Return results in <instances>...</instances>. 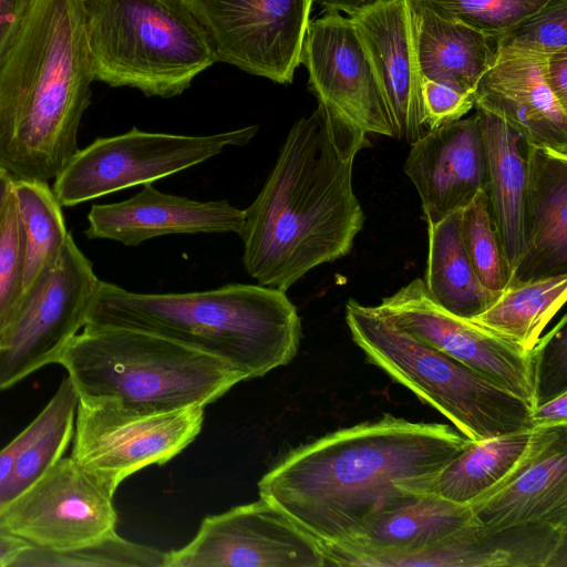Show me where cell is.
I'll return each instance as SVG.
<instances>
[{
    "instance_id": "obj_1",
    "label": "cell",
    "mask_w": 567,
    "mask_h": 567,
    "mask_svg": "<svg viewBox=\"0 0 567 567\" xmlns=\"http://www.w3.org/2000/svg\"><path fill=\"white\" fill-rule=\"evenodd\" d=\"M470 441L446 424L384 414L295 449L261 477L259 495L320 551L347 544L388 495L427 493Z\"/></svg>"
},
{
    "instance_id": "obj_2",
    "label": "cell",
    "mask_w": 567,
    "mask_h": 567,
    "mask_svg": "<svg viewBox=\"0 0 567 567\" xmlns=\"http://www.w3.org/2000/svg\"><path fill=\"white\" fill-rule=\"evenodd\" d=\"M346 152L318 103L290 128L264 187L245 209L243 265L258 285L287 291L350 252L364 214Z\"/></svg>"
},
{
    "instance_id": "obj_3",
    "label": "cell",
    "mask_w": 567,
    "mask_h": 567,
    "mask_svg": "<svg viewBox=\"0 0 567 567\" xmlns=\"http://www.w3.org/2000/svg\"><path fill=\"white\" fill-rule=\"evenodd\" d=\"M94 80L84 0H35L0 62V167L55 178L79 150Z\"/></svg>"
},
{
    "instance_id": "obj_4",
    "label": "cell",
    "mask_w": 567,
    "mask_h": 567,
    "mask_svg": "<svg viewBox=\"0 0 567 567\" xmlns=\"http://www.w3.org/2000/svg\"><path fill=\"white\" fill-rule=\"evenodd\" d=\"M102 327L165 337L230 364L246 380L288 364L302 330L286 291L258 284L141 293L100 280L83 328Z\"/></svg>"
},
{
    "instance_id": "obj_5",
    "label": "cell",
    "mask_w": 567,
    "mask_h": 567,
    "mask_svg": "<svg viewBox=\"0 0 567 567\" xmlns=\"http://www.w3.org/2000/svg\"><path fill=\"white\" fill-rule=\"evenodd\" d=\"M79 395L142 412L206 406L245 377L230 364L165 337L127 328H83L62 353Z\"/></svg>"
},
{
    "instance_id": "obj_6",
    "label": "cell",
    "mask_w": 567,
    "mask_h": 567,
    "mask_svg": "<svg viewBox=\"0 0 567 567\" xmlns=\"http://www.w3.org/2000/svg\"><path fill=\"white\" fill-rule=\"evenodd\" d=\"M95 80L173 97L217 62L187 0H84Z\"/></svg>"
},
{
    "instance_id": "obj_7",
    "label": "cell",
    "mask_w": 567,
    "mask_h": 567,
    "mask_svg": "<svg viewBox=\"0 0 567 567\" xmlns=\"http://www.w3.org/2000/svg\"><path fill=\"white\" fill-rule=\"evenodd\" d=\"M346 322L368 361L442 413L471 441L533 429V409L458 360L394 326L375 307L346 303Z\"/></svg>"
},
{
    "instance_id": "obj_8",
    "label": "cell",
    "mask_w": 567,
    "mask_h": 567,
    "mask_svg": "<svg viewBox=\"0 0 567 567\" xmlns=\"http://www.w3.org/2000/svg\"><path fill=\"white\" fill-rule=\"evenodd\" d=\"M258 125L213 135L144 132L137 127L100 137L78 150L54 178L53 194L70 207L198 165L227 146H245Z\"/></svg>"
},
{
    "instance_id": "obj_9",
    "label": "cell",
    "mask_w": 567,
    "mask_h": 567,
    "mask_svg": "<svg viewBox=\"0 0 567 567\" xmlns=\"http://www.w3.org/2000/svg\"><path fill=\"white\" fill-rule=\"evenodd\" d=\"M204 406L142 412L117 400L79 395L71 457L115 493L131 474L162 465L199 434Z\"/></svg>"
},
{
    "instance_id": "obj_10",
    "label": "cell",
    "mask_w": 567,
    "mask_h": 567,
    "mask_svg": "<svg viewBox=\"0 0 567 567\" xmlns=\"http://www.w3.org/2000/svg\"><path fill=\"white\" fill-rule=\"evenodd\" d=\"M308 89L328 111L354 153L370 145L369 135L396 137L372 63L347 16L324 12L310 20L300 55Z\"/></svg>"
},
{
    "instance_id": "obj_11",
    "label": "cell",
    "mask_w": 567,
    "mask_h": 567,
    "mask_svg": "<svg viewBox=\"0 0 567 567\" xmlns=\"http://www.w3.org/2000/svg\"><path fill=\"white\" fill-rule=\"evenodd\" d=\"M100 279L71 234L53 264L23 297L0 347V391L58 364L85 322Z\"/></svg>"
},
{
    "instance_id": "obj_12",
    "label": "cell",
    "mask_w": 567,
    "mask_h": 567,
    "mask_svg": "<svg viewBox=\"0 0 567 567\" xmlns=\"http://www.w3.org/2000/svg\"><path fill=\"white\" fill-rule=\"evenodd\" d=\"M216 60L279 84L291 83L313 0H187Z\"/></svg>"
},
{
    "instance_id": "obj_13",
    "label": "cell",
    "mask_w": 567,
    "mask_h": 567,
    "mask_svg": "<svg viewBox=\"0 0 567 567\" xmlns=\"http://www.w3.org/2000/svg\"><path fill=\"white\" fill-rule=\"evenodd\" d=\"M113 496L63 456L0 512V528L41 549H75L115 532Z\"/></svg>"
},
{
    "instance_id": "obj_14",
    "label": "cell",
    "mask_w": 567,
    "mask_h": 567,
    "mask_svg": "<svg viewBox=\"0 0 567 567\" xmlns=\"http://www.w3.org/2000/svg\"><path fill=\"white\" fill-rule=\"evenodd\" d=\"M374 307L398 328L536 408L533 350L449 312L429 295L423 279H413Z\"/></svg>"
},
{
    "instance_id": "obj_15",
    "label": "cell",
    "mask_w": 567,
    "mask_h": 567,
    "mask_svg": "<svg viewBox=\"0 0 567 567\" xmlns=\"http://www.w3.org/2000/svg\"><path fill=\"white\" fill-rule=\"evenodd\" d=\"M323 567L317 544L280 509L259 498L200 524L165 567Z\"/></svg>"
},
{
    "instance_id": "obj_16",
    "label": "cell",
    "mask_w": 567,
    "mask_h": 567,
    "mask_svg": "<svg viewBox=\"0 0 567 567\" xmlns=\"http://www.w3.org/2000/svg\"><path fill=\"white\" fill-rule=\"evenodd\" d=\"M475 525L468 504L433 493L399 491L381 499L354 536L320 549L323 566H402Z\"/></svg>"
},
{
    "instance_id": "obj_17",
    "label": "cell",
    "mask_w": 567,
    "mask_h": 567,
    "mask_svg": "<svg viewBox=\"0 0 567 567\" xmlns=\"http://www.w3.org/2000/svg\"><path fill=\"white\" fill-rule=\"evenodd\" d=\"M410 146L404 173L417 190L426 224L462 210L487 190L488 157L476 112L426 131Z\"/></svg>"
},
{
    "instance_id": "obj_18",
    "label": "cell",
    "mask_w": 567,
    "mask_h": 567,
    "mask_svg": "<svg viewBox=\"0 0 567 567\" xmlns=\"http://www.w3.org/2000/svg\"><path fill=\"white\" fill-rule=\"evenodd\" d=\"M380 83L396 138L409 144L426 130L421 117V83L409 0H378L349 16Z\"/></svg>"
},
{
    "instance_id": "obj_19",
    "label": "cell",
    "mask_w": 567,
    "mask_h": 567,
    "mask_svg": "<svg viewBox=\"0 0 567 567\" xmlns=\"http://www.w3.org/2000/svg\"><path fill=\"white\" fill-rule=\"evenodd\" d=\"M90 239H110L138 246L151 238L177 234L240 236L245 212L226 199L200 202L165 194L152 184L133 197L113 204H95L87 214Z\"/></svg>"
},
{
    "instance_id": "obj_20",
    "label": "cell",
    "mask_w": 567,
    "mask_h": 567,
    "mask_svg": "<svg viewBox=\"0 0 567 567\" xmlns=\"http://www.w3.org/2000/svg\"><path fill=\"white\" fill-rule=\"evenodd\" d=\"M476 525L492 533L527 525L567 528V424L508 482L468 504Z\"/></svg>"
},
{
    "instance_id": "obj_21",
    "label": "cell",
    "mask_w": 567,
    "mask_h": 567,
    "mask_svg": "<svg viewBox=\"0 0 567 567\" xmlns=\"http://www.w3.org/2000/svg\"><path fill=\"white\" fill-rule=\"evenodd\" d=\"M543 58L499 55L475 89V106L503 120L534 146L567 154V109L547 87Z\"/></svg>"
},
{
    "instance_id": "obj_22",
    "label": "cell",
    "mask_w": 567,
    "mask_h": 567,
    "mask_svg": "<svg viewBox=\"0 0 567 567\" xmlns=\"http://www.w3.org/2000/svg\"><path fill=\"white\" fill-rule=\"evenodd\" d=\"M488 157L487 196L493 221L514 272L528 246L532 144L498 116L475 107Z\"/></svg>"
},
{
    "instance_id": "obj_23",
    "label": "cell",
    "mask_w": 567,
    "mask_h": 567,
    "mask_svg": "<svg viewBox=\"0 0 567 567\" xmlns=\"http://www.w3.org/2000/svg\"><path fill=\"white\" fill-rule=\"evenodd\" d=\"M561 274H567V154L533 145L528 246L512 281Z\"/></svg>"
},
{
    "instance_id": "obj_24",
    "label": "cell",
    "mask_w": 567,
    "mask_h": 567,
    "mask_svg": "<svg viewBox=\"0 0 567 567\" xmlns=\"http://www.w3.org/2000/svg\"><path fill=\"white\" fill-rule=\"evenodd\" d=\"M557 425H537L486 440L470 441L439 472L427 493L460 504H470L493 493L536 455Z\"/></svg>"
},
{
    "instance_id": "obj_25",
    "label": "cell",
    "mask_w": 567,
    "mask_h": 567,
    "mask_svg": "<svg viewBox=\"0 0 567 567\" xmlns=\"http://www.w3.org/2000/svg\"><path fill=\"white\" fill-rule=\"evenodd\" d=\"M416 60L422 79L475 92L496 62L494 42L463 23L429 11L413 12Z\"/></svg>"
},
{
    "instance_id": "obj_26",
    "label": "cell",
    "mask_w": 567,
    "mask_h": 567,
    "mask_svg": "<svg viewBox=\"0 0 567 567\" xmlns=\"http://www.w3.org/2000/svg\"><path fill=\"white\" fill-rule=\"evenodd\" d=\"M461 210L427 224V261L424 286L449 312L472 319L485 311L501 292L485 288L464 249L460 233Z\"/></svg>"
},
{
    "instance_id": "obj_27",
    "label": "cell",
    "mask_w": 567,
    "mask_h": 567,
    "mask_svg": "<svg viewBox=\"0 0 567 567\" xmlns=\"http://www.w3.org/2000/svg\"><path fill=\"white\" fill-rule=\"evenodd\" d=\"M79 393L66 375L41 412L24 429L12 470L0 486V512L64 456L74 431Z\"/></svg>"
},
{
    "instance_id": "obj_28",
    "label": "cell",
    "mask_w": 567,
    "mask_h": 567,
    "mask_svg": "<svg viewBox=\"0 0 567 567\" xmlns=\"http://www.w3.org/2000/svg\"><path fill=\"white\" fill-rule=\"evenodd\" d=\"M566 299L567 274L512 281L492 306L470 320L530 351Z\"/></svg>"
},
{
    "instance_id": "obj_29",
    "label": "cell",
    "mask_w": 567,
    "mask_h": 567,
    "mask_svg": "<svg viewBox=\"0 0 567 567\" xmlns=\"http://www.w3.org/2000/svg\"><path fill=\"white\" fill-rule=\"evenodd\" d=\"M12 193L21 225L24 297L59 256L69 233L48 182L14 177Z\"/></svg>"
},
{
    "instance_id": "obj_30",
    "label": "cell",
    "mask_w": 567,
    "mask_h": 567,
    "mask_svg": "<svg viewBox=\"0 0 567 567\" xmlns=\"http://www.w3.org/2000/svg\"><path fill=\"white\" fill-rule=\"evenodd\" d=\"M167 553L135 544L113 532L82 547L53 551L30 546L11 567H165Z\"/></svg>"
},
{
    "instance_id": "obj_31",
    "label": "cell",
    "mask_w": 567,
    "mask_h": 567,
    "mask_svg": "<svg viewBox=\"0 0 567 567\" xmlns=\"http://www.w3.org/2000/svg\"><path fill=\"white\" fill-rule=\"evenodd\" d=\"M460 233L466 255L481 284L501 292L512 281L513 270L493 221L486 190L461 210Z\"/></svg>"
},
{
    "instance_id": "obj_32",
    "label": "cell",
    "mask_w": 567,
    "mask_h": 567,
    "mask_svg": "<svg viewBox=\"0 0 567 567\" xmlns=\"http://www.w3.org/2000/svg\"><path fill=\"white\" fill-rule=\"evenodd\" d=\"M550 0H409L413 12L429 11L463 23L489 39L540 10Z\"/></svg>"
},
{
    "instance_id": "obj_33",
    "label": "cell",
    "mask_w": 567,
    "mask_h": 567,
    "mask_svg": "<svg viewBox=\"0 0 567 567\" xmlns=\"http://www.w3.org/2000/svg\"><path fill=\"white\" fill-rule=\"evenodd\" d=\"M496 58L523 55L543 58L567 50V0H550L493 39Z\"/></svg>"
},
{
    "instance_id": "obj_34",
    "label": "cell",
    "mask_w": 567,
    "mask_h": 567,
    "mask_svg": "<svg viewBox=\"0 0 567 567\" xmlns=\"http://www.w3.org/2000/svg\"><path fill=\"white\" fill-rule=\"evenodd\" d=\"M23 249L13 193L0 217V347L22 302Z\"/></svg>"
},
{
    "instance_id": "obj_35",
    "label": "cell",
    "mask_w": 567,
    "mask_h": 567,
    "mask_svg": "<svg viewBox=\"0 0 567 567\" xmlns=\"http://www.w3.org/2000/svg\"><path fill=\"white\" fill-rule=\"evenodd\" d=\"M537 404L567 391L566 316L533 348Z\"/></svg>"
},
{
    "instance_id": "obj_36",
    "label": "cell",
    "mask_w": 567,
    "mask_h": 567,
    "mask_svg": "<svg viewBox=\"0 0 567 567\" xmlns=\"http://www.w3.org/2000/svg\"><path fill=\"white\" fill-rule=\"evenodd\" d=\"M475 106V93L422 79L421 117L426 131L461 120Z\"/></svg>"
},
{
    "instance_id": "obj_37",
    "label": "cell",
    "mask_w": 567,
    "mask_h": 567,
    "mask_svg": "<svg viewBox=\"0 0 567 567\" xmlns=\"http://www.w3.org/2000/svg\"><path fill=\"white\" fill-rule=\"evenodd\" d=\"M35 0H0V62Z\"/></svg>"
},
{
    "instance_id": "obj_38",
    "label": "cell",
    "mask_w": 567,
    "mask_h": 567,
    "mask_svg": "<svg viewBox=\"0 0 567 567\" xmlns=\"http://www.w3.org/2000/svg\"><path fill=\"white\" fill-rule=\"evenodd\" d=\"M542 74L547 87L558 102L567 109V50L545 56L542 64Z\"/></svg>"
},
{
    "instance_id": "obj_39",
    "label": "cell",
    "mask_w": 567,
    "mask_h": 567,
    "mask_svg": "<svg viewBox=\"0 0 567 567\" xmlns=\"http://www.w3.org/2000/svg\"><path fill=\"white\" fill-rule=\"evenodd\" d=\"M532 422L537 425L567 423V391L538 404L532 411Z\"/></svg>"
},
{
    "instance_id": "obj_40",
    "label": "cell",
    "mask_w": 567,
    "mask_h": 567,
    "mask_svg": "<svg viewBox=\"0 0 567 567\" xmlns=\"http://www.w3.org/2000/svg\"><path fill=\"white\" fill-rule=\"evenodd\" d=\"M30 546L24 539L0 528V567H11L21 553Z\"/></svg>"
},
{
    "instance_id": "obj_41",
    "label": "cell",
    "mask_w": 567,
    "mask_h": 567,
    "mask_svg": "<svg viewBox=\"0 0 567 567\" xmlns=\"http://www.w3.org/2000/svg\"><path fill=\"white\" fill-rule=\"evenodd\" d=\"M23 437L24 432L22 430L8 444L0 449V486L8 478L12 470L16 455L21 446Z\"/></svg>"
},
{
    "instance_id": "obj_42",
    "label": "cell",
    "mask_w": 567,
    "mask_h": 567,
    "mask_svg": "<svg viewBox=\"0 0 567 567\" xmlns=\"http://www.w3.org/2000/svg\"><path fill=\"white\" fill-rule=\"evenodd\" d=\"M378 0H313L324 12L346 13L348 17L360 8Z\"/></svg>"
},
{
    "instance_id": "obj_43",
    "label": "cell",
    "mask_w": 567,
    "mask_h": 567,
    "mask_svg": "<svg viewBox=\"0 0 567 567\" xmlns=\"http://www.w3.org/2000/svg\"><path fill=\"white\" fill-rule=\"evenodd\" d=\"M13 176L0 167V217L12 193Z\"/></svg>"
}]
</instances>
